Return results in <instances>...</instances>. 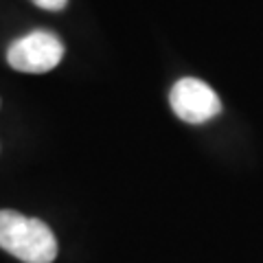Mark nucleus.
Returning a JSON list of instances; mask_svg holds the SVG:
<instances>
[{
	"mask_svg": "<svg viewBox=\"0 0 263 263\" xmlns=\"http://www.w3.org/2000/svg\"><path fill=\"white\" fill-rule=\"evenodd\" d=\"M0 248L22 263H53L57 239L42 219L18 211H0Z\"/></svg>",
	"mask_w": 263,
	"mask_h": 263,
	"instance_id": "obj_1",
	"label": "nucleus"
},
{
	"mask_svg": "<svg viewBox=\"0 0 263 263\" xmlns=\"http://www.w3.org/2000/svg\"><path fill=\"white\" fill-rule=\"evenodd\" d=\"M64 57L62 40L51 31H33L24 37L15 40L7 51V62L13 70L20 72H48Z\"/></svg>",
	"mask_w": 263,
	"mask_h": 263,
	"instance_id": "obj_2",
	"label": "nucleus"
},
{
	"mask_svg": "<svg viewBox=\"0 0 263 263\" xmlns=\"http://www.w3.org/2000/svg\"><path fill=\"white\" fill-rule=\"evenodd\" d=\"M169 103L178 119H182L184 123H193V125L215 119L221 112V101L217 92L206 81L195 77H184L176 81L169 92Z\"/></svg>",
	"mask_w": 263,
	"mask_h": 263,
	"instance_id": "obj_3",
	"label": "nucleus"
},
{
	"mask_svg": "<svg viewBox=\"0 0 263 263\" xmlns=\"http://www.w3.org/2000/svg\"><path fill=\"white\" fill-rule=\"evenodd\" d=\"M31 3L46 11H62L64 7L68 5V0H31Z\"/></svg>",
	"mask_w": 263,
	"mask_h": 263,
	"instance_id": "obj_4",
	"label": "nucleus"
}]
</instances>
